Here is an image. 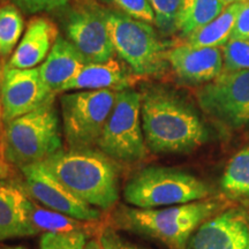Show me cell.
I'll use <instances>...</instances> for the list:
<instances>
[{
	"label": "cell",
	"instance_id": "20",
	"mask_svg": "<svg viewBox=\"0 0 249 249\" xmlns=\"http://www.w3.org/2000/svg\"><path fill=\"white\" fill-rule=\"evenodd\" d=\"M223 9L220 0H181L177 30L188 37L217 18Z\"/></svg>",
	"mask_w": 249,
	"mask_h": 249
},
{
	"label": "cell",
	"instance_id": "5",
	"mask_svg": "<svg viewBox=\"0 0 249 249\" xmlns=\"http://www.w3.org/2000/svg\"><path fill=\"white\" fill-rule=\"evenodd\" d=\"M1 135L4 160L18 169L45 160L61 150L62 140L54 99L5 123Z\"/></svg>",
	"mask_w": 249,
	"mask_h": 249
},
{
	"label": "cell",
	"instance_id": "4",
	"mask_svg": "<svg viewBox=\"0 0 249 249\" xmlns=\"http://www.w3.org/2000/svg\"><path fill=\"white\" fill-rule=\"evenodd\" d=\"M214 189L203 180L186 171L167 166L144 167L126 182L124 200L140 209L186 204L210 198Z\"/></svg>",
	"mask_w": 249,
	"mask_h": 249
},
{
	"label": "cell",
	"instance_id": "33",
	"mask_svg": "<svg viewBox=\"0 0 249 249\" xmlns=\"http://www.w3.org/2000/svg\"><path fill=\"white\" fill-rule=\"evenodd\" d=\"M2 121V103H1V80H0V123Z\"/></svg>",
	"mask_w": 249,
	"mask_h": 249
},
{
	"label": "cell",
	"instance_id": "32",
	"mask_svg": "<svg viewBox=\"0 0 249 249\" xmlns=\"http://www.w3.org/2000/svg\"><path fill=\"white\" fill-rule=\"evenodd\" d=\"M220 1H222L223 8L225 9L226 7H229V6H231L233 4H238V2H245V1H247V0H220Z\"/></svg>",
	"mask_w": 249,
	"mask_h": 249
},
{
	"label": "cell",
	"instance_id": "22",
	"mask_svg": "<svg viewBox=\"0 0 249 249\" xmlns=\"http://www.w3.org/2000/svg\"><path fill=\"white\" fill-rule=\"evenodd\" d=\"M24 21L17 6L5 4L0 7V58L12 55L22 36Z\"/></svg>",
	"mask_w": 249,
	"mask_h": 249
},
{
	"label": "cell",
	"instance_id": "27",
	"mask_svg": "<svg viewBox=\"0 0 249 249\" xmlns=\"http://www.w3.org/2000/svg\"><path fill=\"white\" fill-rule=\"evenodd\" d=\"M156 15V26L163 34H172L177 30L181 0H148Z\"/></svg>",
	"mask_w": 249,
	"mask_h": 249
},
{
	"label": "cell",
	"instance_id": "8",
	"mask_svg": "<svg viewBox=\"0 0 249 249\" xmlns=\"http://www.w3.org/2000/svg\"><path fill=\"white\" fill-rule=\"evenodd\" d=\"M141 92L119 90L97 148L116 161L136 163L148 152L141 120Z\"/></svg>",
	"mask_w": 249,
	"mask_h": 249
},
{
	"label": "cell",
	"instance_id": "6",
	"mask_svg": "<svg viewBox=\"0 0 249 249\" xmlns=\"http://www.w3.org/2000/svg\"><path fill=\"white\" fill-rule=\"evenodd\" d=\"M105 18L114 51L135 75H157L166 70L169 45L151 23L107 7Z\"/></svg>",
	"mask_w": 249,
	"mask_h": 249
},
{
	"label": "cell",
	"instance_id": "12",
	"mask_svg": "<svg viewBox=\"0 0 249 249\" xmlns=\"http://www.w3.org/2000/svg\"><path fill=\"white\" fill-rule=\"evenodd\" d=\"M39 74V68H11L6 65L1 79L2 121L7 123L54 99Z\"/></svg>",
	"mask_w": 249,
	"mask_h": 249
},
{
	"label": "cell",
	"instance_id": "25",
	"mask_svg": "<svg viewBox=\"0 0 249 249\" xmlns=\"http://www.w3.org/2000/svg\"><path fill=\"white\" fill-rule=\"evenodd\" d=\"M222 51L223 71L249 70V40L230 39Z\"/></svg>",
	"mask_w": 249,
	"mask_h": 249
},
{
	"label": "cell",
	"instance_id": "29",
	"mask_svg": "<svg viewBox=\"0 0 249 249\" xmlns=\"http://www.w3.org/2000/svg\"><path fill=\"white\" fill-rule=\"evenodd\" d=\"M98 240L104 249H149L127 240L112 227H105L102 230Z\"/></svg>",
	"mask_w": 249,
	"mask_h": 249
},
{
	"label": "cell",
	"instance_id": "14",
	"mask_svg": "<svg viewBox=\"0 0 249 249\" xmlns=\"http://www.w3.org/2000/svg\"><path fill=\"white\" fill-rule=\"evenodd\" d=\"M166 60L180 80L191 85L209 83L223 71L222 48L182 44L169 49Z\"/></svg>",
	"mask_w": 249,
	"mask_h": 249
},
{
	"label": "cell",
	"instance_id": "36",
	"mask_svg": "<svg viewBox=\"0 0 249 249\" xmlns=\"http://www.w3.org/2000/svg\"><path fill=\"white\" fill-rule=\"evenodd\" d=\"M1 160H4V155H2V135L0 134V163Z\"/></svg>",
	"mask_w": 249,
	"mask_h": 249
},
{
	"label": "cell",
	"instance_id": "28",
	"mask_svg": "<svg viewBox=\"0 0 249 249\" xmlns=\"http://www.w3.org/2000/svg\"><path fill=\"white\" fill-rule=\"evenodd\" d=\"M26 14H36L40 12L53 11L67 5L71 0H8Z\"/></svg>",
	"mask_w": 249,
	"mask_h": 249
},
{
	"label": "cell",
	"instance_id": "34",
	"mask_svg": "<svg viewBox=\"0 0 249 249\" xmlns=\"http://www.w3.org/2000/svg\"><path fill=\"white\" fill-rule=\"evenodd\" d=\"M6 65L2 64V58H0V80L2 79V74H4Z\"/></svg>",
	"mask_w": 249,
	"mask_h": 249
},
{
	"label": "cell",
	"instance_id": "26",
	"mask_svg": "<svg viewBox=\"0 0 249 249\" xmlns=\"http://www.w3.org/2000/svg\"><path fill=\"white\" fill-rule=\"evenodd\" d=\"M107 8L120 12L127 17L155 24L156 15L148 0H98Z\"/></svg>",
	"mask_w": 249,
	"mask_h": 249
},
{
	"label": "cell",
	"instance_id": "3",
	"mask_svg": "<svg viewBox=\"0 0 249 249\" xmlns=\"http://www.w3.org/2000/svg\"><path fill=\"white\" fill-rule=\"evenodd\" d=\"M226 208V200L219 196L156 209L121 207L116 222L121 229L150 236L171 249H187L196 230Z\"/></svg>",
	"mask_w": 249,
	"mask_h": 249
},
{
	"label": "cell",
	"instance_id": "13",
	"mask_svg": "<svg viewBox=\"0 0 249 249\" xmlns=\"http://www.w3.org/2000/svg\"><path fill=\"white\" fill-rule=\"evenodd\" d=\"M187 249H249L248 214L227 207L196 230Z\"/></svg>",
	"mask_w": 249,
	"mask_h": 249
},
{
	"label": "cell",
	"instance_id": "19",
	"mask_svg": "<svg viewBox=\"0 0 249 249\" xmlns=\"http://www.w3.org/2000/svg\"><path fill=\"white\" fill-rule=\"evenodd\" d=\"M242 6L244 2H238L223 9L213 21L187 37V44L197 48H223L230 40Z\"/></svg>",
	"mask_w": 249,
	"mask_h": 249
},
{
	"label": "cell",
	"instance_id": "23",
	"mask_svg": "<svg viewBox=\"0 0 249 249\" xmlns=\"http://www.w3.org/2000/svg\"><path fill=\"white\" fill-rule=\"evenodd\" d=\"M80 220L59 213L57 211L37 207L34 203L33 223L37 231L46 232H67L74 230H81Z\"/></svg>",
	"mask_w": 249,
	"mask_h": 249
},
{
	"label": "cell",
	"instance_id": "9",
	"mask_svg": "<svg viewBox=\"0 0 249 249\" xmlns=\"http://www.w3.org/2000/svg\"><path fill=\"white\" fill-rule=\"evenodd\" d=\"M198 105L214 123L229 130L249 126V70L222 71L196 92Z\"/></svg>",
	"mask_w": 249,
	"mask_h": 249
},
{
	"label": "cell",
	"instance_id": "2",
	"mask_svg": "<svg viewBox=\"0 0 249 249\" xmlns=\"http://www.w3.org/2000/svg\"><path fill=\"white\" fill-rule=\"evenodd\" d=\"M40 163L77 197L97 209H110L119 200L120 169L101 150L61 149Z\"/></svg>",
	"mask_w": 249,
	"mask_h": 249
},
{
	"label": "cell",
	"instance_id": "17",
	"mask_svg": "<svg viewBox=\"0 0 249 249\" xmlns=\"http://www.w3.org/2000/svg\"><path fill=\"white\" fill-rule=\"evenodd\" d=\"M87 65L86 59L66 37L59 36L43 64L38 66L42 80L52 92L64 90Z\"/></svg>",
	"mask_w": 249,
	"mask_h": 249
},
{
	"label": "cell",
	"instance_id": "10",
	"mask_svg": "<svg viewBox=\"0 0 249 249\" xmlns=\"http://www.w3.org/2000/svg\"><path fill=\"white\" fill-rule=\"evenodd\" d=\"M66 38L86 59L87 64L104 62L116 53L110 38L105 7L92 1L68 8L62 20Z\"/></svg>",
	"mask_w": 249,
	"mask_h": 249
},
{
	"label": "cell",
	"instance_id": "7",
	"mask_svg": "<svg viewBox=\"0 0 249 249\" xmlns=\"http://www.w3.org/2000/svg\"><path fill=\"white\" fill-rule=\"evenodd\" d=\"M116 90H79L61 96L65 139L70 149L97 147L117 99Z\"/></svg>",
	"mask_w": 249,
	"mask_h": 249
},
{
	"label": "cell",
	"instance_id": "11",
	"mask_svg": "<svg viewBox=\"0 0 249 249\" xmlns=\"http://www.w3.org/2000/svg\"><path fill=\"white\" fill-rule=\"evenodd\" d=\"M20 170L26 180L27 192L48 209L80 222H96L101 218L99 209L77 197L40 161L27 165Z\"/></svg>",
	"mask_w": 249,
	"mask_h": 249
},
{
	"label": "cell",
	"instance_id": "35",
	"mask_svg": "<svg viewBox=\"0 0 249 249\" xmlns=\"http://www.w3.org/2000/svg\"><path fill=\"white\" fill-rule=\"evenodd\" d=\"M0 249H28L23 246H6V247H1Z\"/></svg>",
	"mask_w": 249,
	"mask_h": 249
},
{
	"label": "cell",
	"instance_id": "16",
	"mask_svg": "<svg viewBox=\"0 0 249 249\" xmlns=\"http://www.w3.org/2000/svg\"><path fill=\"white\" fill-rule=\"evenodd\" d=\"M58 37V27L51 20L46 18H33L6 65L20 70L37 67L48 57Z\"/></svg>",
	"mask_w": 249,
	"mask_h": 249
},
{
	"label": "cell",
	"instance_id": "18",
	"mask_svg": "<svg viewBox=\"0 0 249 249\" xmlns=\"http://www.w3.org/2000/svg\"><path fill=\"white\" fill-rule=\"evenodd\" d=\"M132 85V75L119 59L87 64L80 73L68 82L62 91L68 90H124Z\"/></svg>",
	"mask_w": 249,
	"mask_h": 249
},
{
	"label": "cell",
	"instance_id": "30",
	"mask_svg": "<svg viewBox=\"0 0 249 249\" xmlns=\"http://www.w3.org/2000/svg\"><path fill=\"white\" fill-rule=\"evenodd\" d=\"M230 39L249 40V0L244 2Z\"/></svg>",
	"mask_w": 249,
	"mask_h": 249
},
{
	"label": "cell",
	"instance_id": "1",
	"mask_svg": "<svg viewBox=\"0 0 249 249\" xmlns=\"http://www.w3.org/2000/svg\"><path fill=\"white\" fill-rule=\"evenodd\" d=\"M145 143L155 154H191L210 140V132L191 102L176 90L152 86L141 92Z\"/></svg>",
	"mask_w": 249,
	"mask_h": 249
},
{
	"label": "cell",
	"instance_id": "15",
	"mask_svg": "<svg viewBox=\"0 0 249 249\" xmlns=\"http://www.w3.org/2000/svg\"><path fill=\"white\" fill-rule=\"evenodd\" d=\"M34 203L23 189L0 181V241L38 233L33 223Z\"/></svg>",
	"mask_w": 249,
	"mask_h": 249
},
{
	"label": "cell",
	"instance_id": "31",
	"mask_svg": "<svg viewBox=\"0 0 249 249\" xmlns=\"http://www.w3.org/2000/svg\"><path fill=\"white\" fill-rule=\"evenodd\" d=\"M85 249H104L102 247L101 242L99 240H95V239H91V240L87 241L85 246Z\"/></svg>",
	"mask_w": 249,
	"mask_h": 249
},
{
	"label": "cell",
	"instance_id": "21",
	"mask_svg": "<svg viewBox=\"0 0 249 249\" xmlns=\"http://www.w3.org/2000/svg\"><path fill=\"white\" fill-rule=\"evenodd\" d=\"M220 187L230 196H249V147L238 151L227 163Z\"/></svg>",
	"mask_w": 249,
	"mask_h": 249
},
{
	"label": "cell",
	"instance_id": "24",
	"mask_svg": "<svg viewBox=\"0 0 249 249\" xmlns=\"http://www.w3.org/2000/svg\"><path fill=\"white\" fill-rule=\"evenodd\" d=\"M87 241V233L82 230L45 232L40 236L39 249H85Z\"/></svg>",
	"mask_w": 249,
	"mask_h": 249
}]
</instances>
